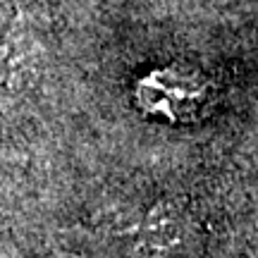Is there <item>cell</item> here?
<instances>
[{
    "instance_id": "obj_1",
    "label": "cell",
    "mask_w": 258,
    "mask_h": 258,
    "mask_svg": "<svg viewBox=\"0 0 258 258\" xmlns=\"http://www.w3.org/2000/svg\"><path fill=\"white\" fill-rule=\"evenodd\" d=\"M41 50L43 43L38 36V24L29 12V5L22 3L0 41V96L22 91L31 82L38 72Z\"/></svg>"
},
{
    "instance_id": "obj_2",
    "label": "cell",
    "mask_w": 258,
    "mask_h": 258,
    "mask_svg": "<svg viewBox=\"0 0 258 258\" xmlns=\"http://www.w3.org/2000/svg\"><path fill=\"white\" fill-rule=\"evenodd\" d=\"M208 82L194 72H177V70H160L148 74L139 84V103L148 112L170 115L175 120L194 117L208 98Z\"/></svg>"
}]
</instances>
